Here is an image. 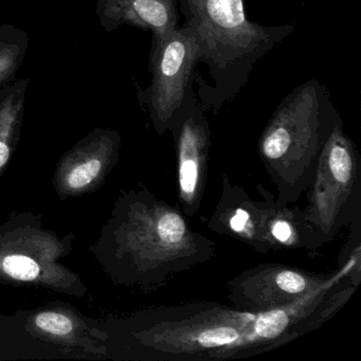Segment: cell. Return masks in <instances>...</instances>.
<instances>
[{
    "label": "cell",
    "mask_w": 361,
    "mask_h": 361,
    "mask_svg": "<svg viewBox=\"0 0 361 361\" xmlns=\"http://www.w3.org/2000/svg\"><path fill=\"white\" fill-rule=\"evenodd\" d=\"M192 18L200 35L197 63L208 65L215 83L211 99L235 94L253 63L285 37V28L267 29L249 23L244 0H200Z\"/></svg>",
    "instance_id": "6da1fadb"
},
{
    "label": "cell",
    "mask_w": 361,
    "mask_h": 361,
    "mask_svg": "<svg viewBox=\"0 0 361 361\" xmlns=\"http://www.w3.org/2000/svg\"><path fill=\"white\" fill-rule=\"evenodd\" d=\"M75 235L60 238L31 212H13L0 225V283L33 285L83 298L87 288L79 274L62 263Z\"/></svg>",
    "instance_id": "7a4b0ae2"
},
{
    "label": "cell",
    "mask_w": 361,
    "mask_h": 361,
    "mask_svg": "<svg viewBox=\"0 0 361 361\" xmlns=\"http://www.w3.org/2000/svg\"><path fill=\"white\" fill-rule=\"evenodd\" d=\"M200 35L194 18L158 39L154 61L152 103L156 113L168 119L181 111L189 96L190 81L200 56Z\"/></svg>",
    "instance_id": "3957f363"
},
{
    "label": "cell",
    "mask_w": 361,
    "mask_h": 361,
    "mask_svg": "<svg viewBox=\"0 0 361 361\" xmlns=\"http://www.w3.org/2000/svg\"><path fill=\"white\" fill-rule=\"evenodd\" d=\"M115 147L106 137L92 139L71 149L56 166L54 190L62 200L94 193L115 164Z\"/></svg>",
    "instance_id": "277c9868"
},
{
    "label": "cell",
    "mask_w": 361,
    "mask_h": 361,
    "mask_svg": "<svg viewBox=\"0 0 361 361\" xmlns=\"http://www.w3.org/2000/svg\"><path fill=\"white\" fill-rule=\"evenodd\" d=\"M29 329L42 339L90 353L102 352L99 344L102 334L86 324L79 314L69 308L51 307L37 310L29 319Z\"/></svg>",
    "instance_id": "5b68a950"
},
{
    "label": "cell",
    "mask_w": 361,
    "mask_h": 361,
    "mask_svg": "<svg viewBox=\"0 0 361 361\" xmlns=\"http://www.w3.org/2000/svg\"><path fill=\"white\" fill-rule=\"evenodd\" d=\"M14 119L12 114H0V179L3 177L14 149Z\"/></svg>",
    "instance_id": "8992f818"
},
{
    "label": "cell",
    "mask_w": 361,
    "mask_h": 361,
    "mask_svg": "<svg viewBox=\"0 0 361 361\" xmlns=\"http://www.w3.org/2000/svg\"><path fill=\"white\" fill-rule=\"evenodd\" d=\"M287 316L282 310H274L262 314L255 323V331L264 338H274L287 326Z\"/></svg>",
    "instance_id": "52a82bcc"
},
{
    "label": "cell",
    "mask_w": 361,
    "mask_h": 361,
    "mask_svg": "<svg viewBox=\"0 0 361 361\" xmlns=\"http://www.w3.org/2000/svg\"><path fill=\"white\" fill-rule=\"evenodd\" d=\"M158 232L162 242L170 245L177 244L185 235V221L179 215L169 213L160 219L158 223Z\"/></svg>",
    "instance_id": "ba28073f"
},
{
    "label": "cell",
    "mask_w": 361,
    "mask_h": 361,
    "mask_svg": "<svg viewBox=\"0 0 361 361\" xmlns=\"http://www.w3.org/2000/svg\"><path fill=\"white\" fill-rule=\"evenodd\" d=\"M329 166L334 176L340 183H346L352 173V159L344 147L335 145L329 154Z\"/></svg>",
    "instance_id": "9c48e42d"
},
{
    "label": "cell",
    "mask_w": 361,
    "mask_h": 361,
    "mask_svg": "<svg viewBox=\"0 0 361 361\" xmlns=\"http://www.w3.org/2000/svg\"><path fill=\"white\" fill-rule=\"evenodd\" d=\"M290 145V139L284 128H274L263 143L264 154L270 159H278L285 155Z\"/></svg>",
    "instance_id": "30bf717a"
},
{
    "label": "cell",
    "mask_w": 361,
    "mask_h": 361,
    "mask_svg": "<svg viewBox=\"0 0 361 361\" xmlns=\"http://www.w3.org/2000/svg\"><path fill=\"white\" fill-rule=\"evenodd\" d=\"M238 337V333L232 327H219L208 329L198 336V343L202 346L224 345L231 343Z\"/></svg>",
    "instance_id": "8fae6325"
},
{
    "label": "cell",
    "mask_w": 361,
    "mask_h": 361,
    "mask_svg": "<svg viewBox=\"0 0 361 361\" xmlns=\"http://www.w3.org/2000/svg\"><path fill=\"white\" fill-rule=\"evenodd\" d=\"M181 191L187 195H191L195 191L198 180V168L193 159L181 160L180 166Z\"/></svg>",
    "instance_id": "7c38bea8"
},
{
    "label": "cell",
    "mask_w": 361,
    "mask_h": 361,
    "mask_svg": "<svg viewBox=\"0 0 361 361\" xmlns=\"http://www.w3.org/2000/svg\"><path fill=\"white\" fill-rule=\"evenodd\" d=\"M276 283L282 290L289 293H301L306 286L303 276L293 271H284L279 274Z\"/></svg>",
    "instance_id": "4fadbf2b"
},
{
    "label": "cell",
    "mask_w": 361,
    "mask_h": 361,
    "mask_svg": "<svg viewBox=\"0 0 361 361\" xmlns=\"http://www.w3.org/2000/svg\"><path fill=\"white\" fill-rule=\"evenodd\" d=\"M272 234H274V238L280 240V242H286V240L290 238L291 230L286 223L279 221V223H276V225L274 226V228H272Z\"/></svg>",
    "instance_id": "5bb4252c"
},
{
    "label": "cell",
    "mask_w": 361,
    "mask_h": 361,
    "mask_svg": "<svg viewBox=\"0 0 361 361\" xmlns=\"http://www.w3.org/2000/svg\"><path fill=\"white\" fill-rule=\"evenodd\" d=\"M248 219V213L240 209V210L236 211V214L234 215V217H232L231 221H230V226H231L234 231H242Z\"/></svg>",
    "instance_id": "9a60e30c"
},
{
    "label": "cell",
    "mask_w": 361,
    "mask_h": 361,
    "mask_svg": "<svg viewBox=\"0 0 361 361\" xmlns=\"http://www.w3.org/2000/svg\"><path fill=\"white\" fill-rule=\"evenodd\" d=\"M185 4H187L188 7H189L190 11H193L194 9H195L196 6H197V4L200 3V0H185Z\"/></svg>",
    "instance_id": "2e32d148"
}]
</instances>
